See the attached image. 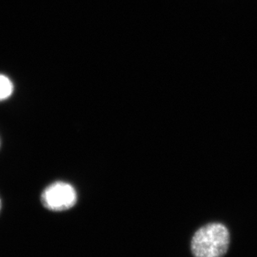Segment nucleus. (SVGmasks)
<instances>
[{"mask_svg":"<svg viewBox=\"0 0 257 257\" xmlns=\"http://www.w3.org/2000/svg\"><path fill=\"white\" fill-rule=\"evenodd\" d=\"M230 245V233L221 223H210L200 228L191 239L194 257H223Z\"/></svg>","mask_w":257,"mask_h":257,"instance_id":"1","label":"nucleus"},{"mask_svg":"<svg viewBox=\"0 0 257 257\" xmlns=\"http://www.w3.org/2000/svg\"><path fill=\"white\" fill-rule=\"evenodd\" d=\"M77 194L74 187L66 182H55L48 186L41 195V202L48 210L63 211L76 204Z\"/></svg>","mask_w":257,"mask_h":257,"instance_id":"2","label":"nucleus"},{"mask_svg":"<svg viewBox=\"0 0 257 257\" xmlns=\"http://www.w3.org/2000/svg\"><path fill=\"white\" fill-rule=\"evenodd\" d=\"M13 86L12 82L5 75L0 74V100H4L12 94Z\"/></svg>","mask_w":257,"mask_h":257,"instance_id":"3","label":"nucleus"},{"mask_svg":"<svg viewBox=\"0 0 257 257\" xmlns=\"http://www.w3.org/2000/svg\"><path fill=\"white\" fill-rule=\"evenodd\" d=\"M1 207H2V204H1V200H0V210H1Z\"/></svg>","mask_w":257,"mask_h":257,"instance_id":"4","label":"nucleus"}]
</instances>
